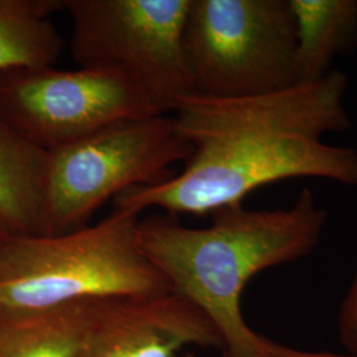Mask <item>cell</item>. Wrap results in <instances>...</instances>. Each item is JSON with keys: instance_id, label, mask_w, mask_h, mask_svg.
Masks as SVG:
<instances>
[{"instance_id": "2e32d148", "label": "cell", "mask_w": 357, "mask_h": 357, "mask_svg": "<svg viewBox=\"0 0 357 357\" xmlns=\"http://www.w3.org/2000/svg\"><path fill=\"white\" fill-rule=\"evenodd\" d=\"M180 357H195V355L192 352H187V354H184V355H181Z\"/></svg>"}, {"instance_id": "3957f363", "label": "cell", "mask_w": 357, "mask_h": 357, "mask_svg": "<svg viewBox=\"0 0 357 357\" xmlns=\"http://www.w3.org/2000/svg\"><path fill=\"white\" fill-rule=\"evenodd\" d=\"M139 215L114 211L100 222L53 236H10L0 245V319L82 301L171 293L142 250Z\"/></svg>"}, {"instance_id": "6da1fadb", "label": "cell", "mask_w": 357, "mask_h": 357, "mask_svg": "<svg viewBox=\"0 0 357 357\" xmlns=\"http://www.w3.org/2000/svg\"><path fill=\"white\" fill-rule=\"evenodd\" d=\"M347 77L333 69L312 82L262 96H188L174 118L192 153L178 175L114 197V208L141 215H212L243 204L252 192L293 178H320L357 187V151L324 142L351 126Z\"/></svg>"}, {"instance_id": "7a4b0ae2", "label": "cell", "mask_w": 357, "mask_h": 357, "mask_svg": "<svg viewBox=\"0 0 357 357\" xmlns=\"http://www.w3.org/2000/svg\"><path fill=\"white\" fill-rule=\"evenodd\" d=\"M211 216L206 228L184 227L175 217L139 220L142 250L171 290L212 321L227 357L266 352L273 342L243 319V289L258 273L311 255L319 245L327 212L312 192L302 190L289 209L249 211L237 204Z\"/></svg>"}, {"instance_id": "52a82bcc", "label": "cell", "mask_w": 357, "mask_h": 357, "mask_svg": "<svg viewBox=\"0 0 357 357\" xmlns=\"http://www.w3.org/2000/svg\"><path fill=\"white\" fill-rule=\"evenodd\" d=\"M163 114L146 90L121 73L79 66L0 73V115L48 153L122 122Z\"/></svg>"}, {"instance_id": "ba28073f", "label": "cell", "mask_w": 357, "mask_h": 357, "mask_svg": "<svg viewBox=\"0 0 357 357\" xmlns=\"http://www.w3.org/2000/svg\"><path fill=\"white\" fill-rule=\"evenodd\" d=\"M188 345L224 349L204 312L171 291L110 299L76 357H180Z\"/></svg>"}, {"instance_id": "9a60e30c", "label": "cell", "mask_w": 357, "mask_h": 357, "mask_svg": "<svg viewBox=\"0 0 357 357\" xmlns=\"http://www.w3.org/2000/svg\"><path fill=\"white\" fill-rule=\"evenodd\" d=\"M10 236H13V234H11L8 230L6 229V228L0 224V245L4 243Z\"/></svg>"}, {"instance_id": "5bb4252c", "label": "cell", "mask_w": 357, "mask_h": 357, "mask_svg": "<svg viewBox=\"0 0 357 357\" xmlns=\"http://www.w3.org/2000/svg\"><path fill=\"white\" fill-rule=\"evenodd\" d=\"M246 357H290L289 356V347H284V345L275 344L273 343V345L270 347V349L266 352H262V354H255L252 356Z\"/></svg>"}, {"instance_id": "277c9868", "label": "cell", "mask_w": 357, "mask_h": 357, "mask_svg": "<svg viewBox=\"0 0 357 357\" xmlns=\"http://www.w3.org/2000/svg\"><path fill=\"white\" fill-rule=\"evenodd\" d=\"M184 52L195 96L243 98L298 84L289 0H191Z\"/></svg>"}, {"instance_id": "5b68a950", "label": "cell", "mask_w": 357, "mask_h": 357, "mask_svg": "<svg viewBox=\"0 0 357 357\" xmlns=\"http://www.w3.org/2000/svg\"><path fill=\"white\" fill-rule=\"evenodd\" d=\"M192 147L174 116L131 119L50 153L48 236L88 225L109 199L171 175Z\"/></svg>"}, {"instance_id": "9c48e42d", "label": "cell", "mask_w": 357, "mask_h": 357, "mask_svg": "<svg viewBox=\"0 0 357 357\" xmlns=\"http://www.w3.org/2000/svg\"><path fill=\"white\" fill-rule=\"evenodd\" d=\"M50 153L0 115V224L13 236H48Z\"/></svg>"}, {"instance_id": "30bf717a", "label": "cell", "mask_w": 357, "mask_h": 357, "mask_svg": "<svg viewBox=\"0 0 357 357\" xmlns=\"http://www.w3.org/2000/svg\"><path fill=\"white\" fill-rule=\"evenodd\" d=\"M110 299L0 319V357H76Z\"/></svg>"}, {"instance_id": "4fadbf2b", "label": "cell", "mask_w": 357, "mask_h": 357, "mask_svg": "<svg viewBox=\"0 0 357 357\" xmlns=\"http://www.w3.org/2000/svg\"><path fill=\"white\" fill-rule=\"evenodd\" d=\"M337 332L347 355L357 356V273L339 310Z\"/></svg>"}, {"instance_id": "8fae6325", "label": "cell", "mask_w": 357, "mask_h": 357, "mask_svg": "<svg viewBox=\"0 0 357 357\" xmlns=\"http://www.w3.org/2000/svg\"><path fill=\"white\" fill-rule=\"evenodd\" d=\"M296 28L298 84L328 75L357 45V0H289Z\"/></svg>"}, {"instance_id": "7c38bea8", "label": "cell", "mask_w": 357, "mask_h": 357, "mask_svg": "<svg viewBox=\"0 0 357 357\" xmlns=\"http://www.w3.org/2000/svg\"><path fill=\"white\" fill-rule=\"evenodd\" d=\"M60 10L64 0H0V73L56 64L64 43L51 16Z\"/></svg>"}, {"instance_id": "8992f818", "label": "cell", "mask_w": 357, "mask_h": 357, "mask_svg": "<svg viewBox=\"0 0 357 357\" xmlns=\"http://www.w3.org/2000/svg\"><path fill=\"white\" fill-rule=\"evenodd\" d=\"M190 1L64 0L73 60L131 78L165 113L174 112L193 94L184 52Z\"/></svg>"}]
</instances>
